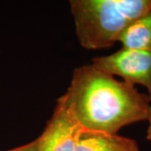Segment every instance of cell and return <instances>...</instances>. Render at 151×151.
<instances>
[{
  "label": "cell",
  "instance_id": "obj_1",
  "mask_svg": "<svg viewBox=\"0 0 151 151\" xmlns=\"http://www.w3.org/2000/svg\"><path fill=\"white\" fill-rule=\"evenodd\" d=\"M65 95L84 129L110 134L147 120L151 104L148 94L92 64L76 68Z\"/></svg>",
  "mask_w": 151,
  "mask_h": 151
},
{
  "label": "cell",
  "instance_id": "obj_4",
  "mask_svg": "<svg viewBox=\"0 0 151 151\" xmlns=\"http://www.w3.org/2000/svg\"><path fill=\"white\" fill-rule=\"evenodd\" d=\"M83 129L64 94L57 99L51 118L35 139L38 150L76 151Z\"/></svg>",
  "mask_w": 151,
  "mask_h": 151
},
{
  "label": "cell",
  "instance_id": "obj_3",
  "mask_svg": "<svg viewBox=\"0 0 151 151\" xmlns=\"http://www.w3.org/2000/svg\"><path fill=\"white\" fill-rule=\"evenodd\" d=\"M92 65L108 75L122 77L130 85L145 87L151 99V48H122L113 54L93 58Z\"/></svg>",
  "mask_w": 151,
  "mask_h": 151
},
{
  "label": "cell",
  "instance_id": "obj_8",
  "mask_svg": "<svg viewBox=\"0 0 151 151\" xmlns=\"http://www.w3.org/2000/svg\"><path fill=\"white\" fill-rule=\"evenodd\" d=\"M147 121L149 123V125H148L147 133H146V139L148 140L151 141V104L150 107V109H149V114H148Z\"/></svg>",
  "mask_w": 151,
  "mask_h": 151
},
{
  "label": "cell",
  "instance_id": "obj_2",
  "mask_svg": "<svg viewBox=\"0 0 151 151\" xmlns=\"http://www.w3.org/2000/svg\"><path fill=\"white\" fill-rule=\"evenodd\" d=\"M79 43L86 50L113 46L122 33L151 9V0H70Z\"/></svg>",
  "mask_w": 151,
  "mask_h": 151
},
{
  "label": "cell",
  "instance_id": "obj_5",
  "mask_svg": "<svg viewBox=\"0 0 151 151\" xmlns=\"http://www.w3.org/2000/svg\"><path fill=\"white\" fill-rule=\"evenodd\" d=\"M76 151H139V148L128 137L83 129Z\"/></svg>",
  "mask_w": 151,
  "mask_h": 151
},
{
  "label": "cell",
  "instance_id": "obj_6",
  "mask_svg": "<svg viewBox=\"0 0 151 151\" xmlns=\"http://www.w3.org/2000/svg\"><path fill=\"white\" fill-rule=\"evenodd\" d=\"M119 42L125 49L151 48V9L122 33Z\"/></svg>",
  "mask_w": 151,
  "mask_h": 151
},
{
  "label": "cell",
  "instance_id": "obj_7",
  "mask_svg": "<svg viewBox=\"0 0 151 151\" xmlns=\"http://www.w3.org/2000/svg\"><path fill=\"white\" fill-rule=\"evenodd\" d=\"M5 151H39L38 150L37 144H36V141L35 139L29 144H26L24 145L19 146V147H17L14 149H12V150H9Z\"/></svg>",
  "mask_w": 151,
  "mask_h": 151
}]
</instances>
